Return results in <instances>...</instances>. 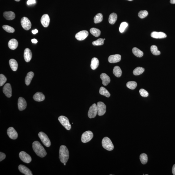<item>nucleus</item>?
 <instances>
[{"label":"nucleus","mask_w":175,"mask_h":175,"mask_svg":"<svg viewBox=\"0 0 175 175\" xmlns=\"http://www.w3.org/2000/svg\"><path fill=\"white\" fill-rule=\"evenodd\" d=\"M33 148L35 153L38 156L43 158L46 155L45 149L38 141H35L33 143Z\"/></svg>","instance_id":"nucleus-1"},{"label":"nucleus","mask_w":175,"mask_h":175,"mask_svg":"<svg viewBox=\"0 0 175 175\" xmlns=\"http://www.w3.org/2000/svg\"><path fill=\"white\" fill-rule=\"evenodd\" d=\"M69 157V153L66 147L62 145L60 147L59 151V158L63 164L66 163Z\"/></svg>","instance_id":"nucleus-2"},{"label":"nucleus","mask_w":175,"mask_h":175,"mask_svg":"<svg viewBox=\"0 0 175 175\" xmlns=\"http://www.w3.org/2000/svg\"><path fill=\"white\" fill-rule=\"evenodd\" d=\"M102 145L103 148L108 151L112 150L114 149V146L109 138L105 137L102 141Z\"/></svg>","instance_id":"nucleus-3"},{"label":"nucleus","mask_w":175,"mask_h":175,"mask_svg":"<svg viewBox=\"0 0 175 175\" xmlns=\"http://www.w3.org/2000/svg\"><path fill=\"white\" fill-rule=\"evenodd\" d=\"M38 136L41 140L43 144L47 147L51 146V143L50 140L48 136L42 132H40L38 134Z\"/></svg>","instance_id":"nucleus-4"},{"label":"nucleus","mask_w":175,"mask_h":175,"mask_svg":"<svg viewBox=\"0 0 175 175\" xmlns=\"http://www.w3.org/2000/svg\"><path fill=\"white\" fill-rule=\"evenodd\" d=\"M58 119L60 123L67 130H71V125L68 118L62 115L59 117Z\"/></svg>","instance_id":"nucleus-5"},{"label":"nucleus","mask_w":175,"mask_h":175,"mask_svg":"<svg viewBox=\"0 0 175 175\" xmlns=\"http://www.w3.org/2000/svg\"><path fill=\"white\" fill-rule=\"evenodd\" d=\"M93 136L94 135L92 132L87 131L84 132L81 136V141L84 143L88 142L91 141Z\"/></svg>","instance_id":"nucleus-6"},{"label":"nucleus","mask_w":175,"mask_h":175,"mask_svg":"<svg viewBox=\"0 0 175 175\" xmlns=\"http://www.w3.org/2000/svg\"><path fill=\"white\" fill-rule=\"evenodd\" d=\"M21 24L22 27L26 30H29L31 27V21L26 17H23L21 19Z\"/></svg>","instance_id":"nucleus-7"},{"label":"nucleus","mask_w":175,"mask_h":175,"mask_svg":"<svg viewBox=\"0 0 175 175\" xmlns=\"http://www.w3.org/2000/svg\"><path fill=\"white\" fill-rule=\"evenodd\" d=\"M98 112L97 105L95 103L93 104L90 107L88 112V116L90 118H92L96 117Z\"/></svg>","instance_id":"nucleus-8"},{"label":"nucleus","mask_w":175,"mask_h":175,"mask_svg":"<svg viewBox=\"0 0 175 175\" xmlns=\"http://www.w3.org/2000/svg\"><path fill=\"white\" fill-rule=\"evenodd\" d=\"M97 106L98 109V115L102 116L104 115L106 111V105L103 102H99L97 103Z\"/></svg>","instance_id":"nucleus-9"},{"label":"nucleus","mask_w":175,"mask_h":175,"mask_svg":"<svg viewBox=\"0 0 175 175\" xmlns=\"http://www.w3.org/2000/svg\"><path fill=\"white\" fill-rule=\"evenodd\" d=\"M20 158L21 161L27 164H29L32 161L31 157L26 152L21 151L19 154Z\"/></svg>","instance_id":"nucleus-10"},{"label":"nucleus","mask_w":175,"mask_h":175,"mask_svg":"<svg viewBox=\"0 0 175 175\" xmlns=\"http://www.w3.org/2000/svg\"><path fill=\"white\" fill-rule=\"evenodd\" d=\"M88 35L89 33L87 31H82L77 33L75 35V38L79 41H82L86 38Z\"/></svg>","instance_id":"nucleus-11"},{"label":"nucleus","mask_w":175,"mask_h":175,"mask_svg":"<svg viewBox=\"0 0 175 175\" xmlns=\"http://www.w3.org/2000/svg\"><path fill=\"white\" fill-rule=\"evenodd\" d=\"M8 135L9 138L13 139H16L18 137V134L14 128L9 127L7 131Z\"/></svg>","instance_id":"nucleus-12"},{"label":"nucleus","mask_w":175,"mask_h":175,"mask_svg":"<svg viewBox=\"0 0 175 175\" xmlns=\"http://www.w3.org/2000/svg\"><path fill=\"white\" fill-rule=\"evenodd\" d=\"M3 92L5 95L8 98H10L12 95V89L11 86L9 83H7L3 87Z\"/></svg>","instance_id":"nucleus-13"},{"label":"nucleus","mask_w":175,"mask_h":175,"mask_svg":"<svg viewBox=\"0 0 175 175\" xmlns=\"http://www.w3.org/2000/svg\"><path fill=\"white\" fill-rule=\"evenodd\" d=\"M27 103L25 100L22 97L19 98L18 107L19 110L22 111L25 109L27 106Z\"/></svg>","instance_id":"nucleus-14"},{"label":"nucleus","mask_w":175,"mask_h":175,"mask_svg":"<svg viewBox=\"0 0 175 175\" xmlns=\"http://www.w3.org/2000/svg\"><path fill=\"white\" fill-rule=\"evenodd\" d=\"M50 18L47 14H44L42 17L41 21V24L44 27H47L49 26L50 23Z\"/></svg>","instance_id":"nucleus-15"},{"label":"nucleus","mask_w":175,"mask_h":175,"mask_svg":"<svg viewBox=\"0 0 175 175\" xmlns=\"http://www.w3.org/2000/svg\"><path fill=\"white\" fill-rule=\"evenodd\" d=\"M121 56L119 54L111 55L109 56L108 60L109 62L114 63L118 62L120 61Z\"/></svg>","instance_id":"nucleus-16"},{"label":"nucleus","mask_w":175,"mask_h":175,"mask_svg":"<svg viewBox=\"0 0 175 175\" xmlns=\"http://www.w3.org/2000/svg\"><path fill=\"white\" fill-rule=\"evenodd\" d=\"M19 170L21 173L26 175H33V173L25 165H20L18 167Z\"/></svg>","instance_id":"nucleus-17"},{"label":"nucleus","mask_w":175,"mask_h":175,"mask_svg":"<svg viewBox=\"0 0 175 175\" xmlns=\"http://www.w3.org/2000/svg\"><path fill=\"white\" fill-rule=\"evenodd\" d=\"M151 36L153 38L162 39L166 37L167 35L163 32H153L151 34Z\"/></svg>","instance_id":"nucleus-18"},{"label":"nucleus","mask_w":175,"mask_h":175,"mask_svg":"<svg viewBox=\"0 0 175 175\" xmlns=\"http://www.w3.org/2000/svg\"><path fill=\"white\" fill-rule=\"evenodd\" d=\"M32 54L30 49L28 48L25 49L24 53V57L25 61L28 62L30 61L32 58Z\"/></svg>","instance_id":"nucleus-19"},{"label":"nucleus","mask_w":175,"mask_h":175,"mask_svg":"<svg viewBox=\"0 0 175 175\" xmlns=\"http://www.w3.org/2000/svg\"><path fill=\"white\" fill-rule=\"evenodd\" d=\"M100 78L102 81V83L104 86L108 85L111 81L109 77L106 73H102L100 75Z\"/></svg>","instance_id":"nucleus-20"},{"label":"nucleus","mask_w":175,"mask_h":175,"mask_svg":"<svg viewBox=\"0 0 175 175\" xmlns=\"http://www.w3.org/2000/svg\"><path fill=\"white\" fill-rule=\"evenodd\" d=\"M33 98L36 101L41 102L45 99V97L42 93L37 92L33 95Z\"/></svg>","instance_id":"nucleus-21"},{"label":"nucleus","mask_w":175,"mask_h":175,"mask_svg":"<svg viewBox=\"0 0 175 175\" xmlns=\"http://www.w3.org/2000/svg\"><path fill=\"white\" fill-rule=\"evenodd\" d=\"M18 45V42L16 39H11L9 41L8 46L11 49L13 50L16 49Z\"/></svg>","instance_id":"nucleus-22"},{"label":"nucleus","mask_w":175,"mask_h":175,"mask_svg":"<svg viewBox=\"0 0 175 175\" xmlns=\"http://www.w3.org/2000/svg\"><path fill=\"white\" fill-rule=\"evenodd\" d=\"M4 17L8 20H12L15 18V13L11 11H6L3 13Z\"/></svg>","instance_id":"nucleus-23"},{"label":"nucleus","mask_w":175,"mask_h":175,"mask_svg":"<svg viewBox=\"0 0 175 175\" xmlns=\"http://www.w3.org/2000/svg\"><path fill=\"white\" fill-rule=\"evenodd\" d=\"M34 74L33 72L31 71L28 72L25 79V83L26 85L28 86L30 84L31 81L34 76Z\"/></svg>","instance_id":"nucleus-24"},{"label":"nucleus","mask_w":175,"mask_h":175,"mask_svg":"<svg viewBox=\"0 0 175 175\" xmlns=\"http://www.w3.org/2000/svg\"><path fill=\"white\" fill-rule=\"evenodd\" d=\"M99 60L96 57H94L91 60V67L92 70H95L99 65Z\"/></svg>","instance_id":"nucleus-25"},{"label":"nucleus","mask_w":175,"mask_h":175,"mask_svg":"<svg viewBox=\"0 0 175 175\" xmlns=\"http://www.w3.org/2000/svg\"><path fill=\"white\" fill-rule=\"evenodd\" d=\"M9 64L11 68L13 71H16L18 69V64L17 62L14 59H10L9 61Z\"/></svg>","instance_id":"nucleus-26"},{"label":"nucleus","mask_w":175,"mask_h":175,"mask_svg":"<svg viewBox=\"0 0 175 175\" xmlns=\"http://www.w3.org/2000/svg\"><path fill=\"white\" fill-rule=\"evenodd\" d=\"M113 73L117 77H120L121 76L122 71L120 67L116 66L114 67L113 71Z\"/></svg>","instance_id":"nucleus-27"},{"label":"nucleus","mask_w":175,"mask_h":175,"mask_svg":"<svg viewBox=\"0 0 175 175\" xmlns=\"http://www.w3.org/2000/svg\"><path fill=\"white\" fill-rule=\"evenodd\" d=\"M133 53L135 56L138 57H142L143 55V52L142 51L136 48H134L132 50Z\"/></svg>","instance_id":"nucleus-28"},{"label":"nucleus","mask_w":175,"mask_h":175,"mask_svg":"<svg viewBox=\"0 0 175 175\" xmlns=\"http://www.w3.org/2000/svg\"><path fill=\"white\" fill-rule=\"evenodd\" d=\"M117 19V15L116 13H113L110 15L109 18V22L111 25H114Z\"/></svg>","instance_id":"nucleus-29"},{"label":"nucleus","mask_w":175,"mask_h":175,"mask_svg":"<svg viewBox=\"0 0 175 175\" xmlns=\"http://www.w3.org/2000/svg\"><path fill=\"white\" fill-rule=\"evenodd\" d=\"M99 93L100 95H103L107 97H109L110 96V94L109 91L105 87H101L100 89Z\"/></svg>","instance_id":"nucleus-30"},{"label":"nucleus","mask_w":175,"mask_h":175,"mask_svg":"<svg viewBox=\"0 0 175 175\" xmlns=\"http://www.w3.org/2000/svg\"><path fill=\"white\" fill-rule=\"evenodd\" d=\"M90 33L95 37H98L101 34V31L99 29L97 28H93L90 30Z\"/></svg>","instance_id":"nucleus-31"},{"label":"nucleus","mask_w":175,"mask_h":175,"mask_svg":"<svg viewBox=\"0 0 175 175\" xmlns=\"http://www.w3.org/2000/svg\"><path fill=\"white\" fill-rule=\"evenodd\" d=\"M145 69L144 68L142 67H138L133 71V73L134 75L137 76V75H141V74L143 73Z\"/></svg>","instance_id":"nucleus-32"},{"label":"nucleus","mask_w":175,"mask_h":175,"mask_svg":"<svg viewBox=\"0 0 175 175\" xmlns=\"http://www.w3.org/2000/svg\"><path fill=\"white\" fill-rule=\"evenodd\" d=\"M103 20V16L101 13H98L95 16L94 18V22L95 24L99 23L102 22Z\"/></svg>","instance_id":"nucleus-33"},{"label":"nucleus","mask_w":175,"mask_h":175,"mask_svg":"<svg viewBox=\"0 0 175 175\" xmlns=\"http://www.w3.org/2000/svg\"><path fill=\"white\" fill-rule=\"evenodd\" d=\"M150 50L152 53L155 56H158L161 54V52L158 50L157 46L155 45H153L151 46Z\"/></svg>","instance_id":"nucleus-34"},{"label":"nucleus","mask_w":175,"mask_h":175,"mask_svg":"<svg viewBox=\"0 0 175 175\" xmlns=\"http://www.w3.org/2000/svg\"><path fill=\"white\" fill-rule=\"evenodd\" d=\"M140 159L141 160V163L143 165L147 163L148 160V158L147 155L145 153H142L140 156Z\"/></svg>","instance_id":"nucleus-35"},{"label":"nucleus","mask_w":175,"mask_h":175,"mask_svg":"<svg viewBox=\"0 0 175 175\" xmlns=\"http://www.w3.org/2000/svg\"><path fill=\"white\" fill-rule=\"evenodd\" d=\"M137 84L136 82L134 81H129L126 84V86L130 89L134 90L137 87Z\"/></svg>","instance_id":"nucleus-36"},{"label":"nucleus","mask_w":175,"mask_h":175,"mask_svg":"<svg viewBox=\"0 0 175 175\" xmlns=\"http://www.w3.org/2000/svg\"><path fill=\"white\" fill-rule=\"evenodd\" d=\"M4 30L9 33H13L15 32V29L12 27L7 25H4L2 26Z\"/></svg>","instance_id":"nucleus-37"},{"label":"nucleus","mask_w":175,"mask_h":175,"mask_svg":"<svg viewBox=\"0 0 175 175\" xmlns=\"http://www.w3.org/2000/svg\"><path fill=\"white\" fill-rule=\"evenodd\" d=\"M104 40L103 39L99 38L96 41H94L92 42V44L93 45L95 46H99L103 45L104 44Z\"/></svg>","instance_id":"nucleus-38"},{"label":"nucleus","mask_w":175,"mask_h":175,"mask_svg":"<svg viewBox=\"0 0 175 175\" xmlns=\"http://www.w3.org/2000/svg\"><path fill=\"white\" fill-rule=\"evenodd\" d=\"M148 13L146 10H141L138 13V16L140 18L143 19L147 16Z\"/></svg>","instance_id":"nucleus-39"},{"label":"nucleus","mask_w":175,"mask_h":175,"mask_svg":"<svg viewBox=\"0 0 175 175\" xmlns=\"http://www.w3.org/2000/svg\"><path fill=\"white\" fill-rule=\"evenodd\" d=\"M128 25V24L126 22H124L121 23L119 29L120 32L121 33H123L127 27Z\"/></svg>","instance_id":"nucleus-40"},{"label":"nucleus","mask_w":175,"mask_h":175,"mask_svg":"<svg viewBox=\"0 0 175 175\" xmlns=\"http://www.w3.org/2000/svg\"><path fill=\"white\" fill-rule=\"evenodd\" d=\"M7 80V79L6 77L2 74H1L0 75V86H1L3 85L4 84L6 83Z\"/></svg>","instance_id":"nucleus-41"},{"label":"nucleus","mask_w":175,"mask_h":175,"mask_svg":"<svg viewBox=\"0 0 175 175\" xmlns=\"http://www.w3.org/2000/svg\"><path fill=\"white\" fill-rule=\"evenodd\" d=\"M139 93L140 95L143 97H146L148 96L149 93L147 91L144 89H141L139 90Z\"/></svg>","instance_id":"nucleus-42"},{"label":"nucleus","mask_w":175,"mask_h":175,"mask_svg":"<svg viewBox=\"0 0 175 175\" xmlns=\"http://www.w3.org/2000/svg\"><path fill=\"white\" fill-rule=\"evenodd\" d=\"M6 157V155L1 152L0 153V161H1L4 159Z\"/></svg>","instance_id":"nucleus-43"},{"label":"nucleus","mask_w":175,"mask_h":175,"mask_svg":"<svg viewBox=\"0 0 175 175\" xmlns=\"http://www.w3.org/2000/svg\"><path fill=\"white\" fill-rule=\"evenodd\" d=\"M36 3V0H28L27 2V4L28 5H30L32 4H35Z\"/></svg>","instance_id":"nucleus-44"},{"label":"nucleus","mask_w":175,"mask_h":175,"mask_svg":"<svg viewBox=\"0 0 175 175\" xmlns=\"http://www.w3.org/2000/svg\"><path fill=\"white\" fill-rule=\"evenodd\" d=\"M172 173L173 175H175V164L173 165L172 170Z\"/></svg>","instance_id":"nucleus-45"},{"label":"nucleus","mask_w":175,"mask_h":175,"mask_svg":"<svg viewBox=\"0 0 175 175\" xmlns=\"http://www.w3.org/2000/svg\"><path fill=\"white\" fill-rule=\"evenodd\" d=\"M32 43H33L34 44L37 43L38 42L37 40L35 39H32Z\"/></svg>","instance_id":"nucleus-46"},{"label":"nucleus","mask_w":175,"mask_h":175,"mask_svg":"<svg viewBox=\"0 0 175 175\" xmlns=\"http://www.w3.org/2000/svg\"><path fill=\"white\" fill-rule=\"evenodd\" d=\"M38 31L37 29H35L34 30L32 31V33L33 34H36L38 33Z\"/></svg>","instance_id":"nucleus-47"},{"label":"nucleus","mask_w":175,"mask_h":175,"mask_svg":"<svg viewBox=\"0 0 175 175\" xmlns=\"http://www.w3.org/2000/svg\"><path fill=\"white\" fill-rule=\"evenodd\" d=\"M170 3L171 4H175V0H171L170 1Z\"/></svg>","instance_id":"nucleus-48"},{"label":"nucleus","mask_w":175,"mask_h":175,"mask_svg":"<svg viewBox=\"0 0 175 175\" xmlns=\"http://www.w3.org/2000/svg\"><path fill=\"white\" fill-rule=\"evenodd\" d=\"M14 1H17V2H19V1H20L21 0H14Z\"/></svg>","instance_id":"nucleus-49"},{"label":"nucleus","mask_w":175,"mask_h":175,"mask_svg":"<svg viewBox=\"0 0 175 175\" xmlns=\"http://www.w3.org/2000/svg\"><path fill=\"white\" fill-rule=\"evenodd\" d=\"M127 1H132L133 0H127Z\"/></svg>","instance_id":"nucleus-50"},{"label":"nucleus","mask_w":175,"mask_h":175,"mask_svg":"<svg viewBox=\"0 0 175 175\" xmlns=\"http://www.w3.org/2000/svg\"><path fill=\"white\" fill-rule=\"evenodd\" d=\"M64 165H66V163H64Z\"/></svg>","instance_id":"nucleus-51"},{"label":"nucleus","mask_w":175,"mask_h":175,"mask_svg":"<svg viewBox=\"0 0 175 175\" xmlns=\"http://www.w3.org/2000/svg\"><path fill=\"white\" fill-rule=\"evenodd\" d=\"M105 39H105V38H104V39H103V40H105Z\"/></svg>","instance_id":"nucleus-52"}]
</instances>
